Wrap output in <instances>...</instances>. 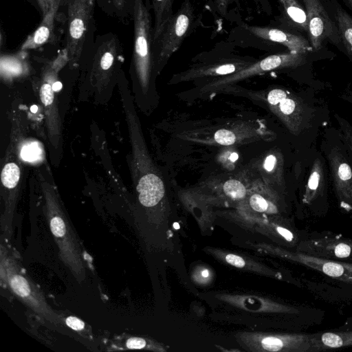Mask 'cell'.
Returning <instances> with one entry per match:
<instances>
[{"mask_svg":"<svg viewBox=\"0 0 352 352\" xmlns=\"http://www.w3.org/2000/svg\"><path fill=\"white\" fill-rule=\"evenodd\" d=\"M223 190L227 196L234 200L243 199L246 194L244 185L234 179L226 181L223 186Z\"/></svg>","mask_w":352,"mask_h":352,"instance_id":"44dd1931","label":"cell"},{"mask_svg":"<svg viewBox=\"0 0 352 352\" xmlns=\"http://www.w3.org/2000/svg\"><path fill=\"white\" fill-rule=\"evenodd\" d=\"M197 22L190 0H182L177 11L166 21L159 35L153 41V69L155 77L170 57L190 35Z\"/></svg>","mask_w":352,"mask_h":352,"instance_id":"7a4b0ae2","label":"cell"},{"mask_svg":"<svg viewBox=\"0 0 352 352\" xmlns=\"http://www.w3.org/2000/svg\"><path fill=\"white\" fill-rule=\"evenodd\" d=\"M267 101L272 111L293 134H298L308 127L310 110L297 96L283 89L276 88L268 92Z\"/></svg>","mask_w":352,"mask_h":352,"instance_id":"5b68a950","label":"cell"},{"mask_svg":"<svg viewBox=\"0 0 352 352\" xmlns=\"http://www.w3.org/2000/svg\"><path fill=\"white\" fill-rule=\"evenodd\" d=\"M251 207L257 212H264L268 210L269 203L258 194H254L250 198Z\"/></svg>","mask_w":352,"mask_h":352,"instance_id":"d4e9b609","label":"cell"},{"mask_svg":"<svg viewBox=\"0 0 352 352\" xmlns=\"http://www.w3.org/2000/svg\"><path fill=\"white\" fill-rule=\"evenodd\" d=\"M133 76L131 89L135 104L148 113L156 97L153 58V28L150 14L142 1H133Z\"/></svg>","mask_w":352,"mask_h":352,"instance_id":"6da1fadb","label":"cell"},{"mask_svg":"<svg viewBox=\"0 0 352 352\" xmlns=\"http://www.w3.org/2000/svg\"><path fill=\"white\" fill-rule=\"evenodd\" d=\"M92 6L83 0L69 2L65 51L70 65H77L80 58Z\"/></svg>","mask_w":352,"mask_h":352,"instance_id":"52a82bcc","label":"cell"},{"mask_svg":"<svg viewBox=\"0 0 352 352\" xmlns=\"http://www.w3.org/2000/svg\"><path fill=\"white\" fill-rule=\"evenodd\" d=\"M263 166L265 172L272 176L274 182L283 183V158L279 153L274 152L267 155Z\"/></svg>","mask_w":352,"mask_h":352,"instance_id":"d6986e66","label":"cell"},{"mask_svg":"<svg viewBox=\"0 0 352 352\" xmlns=\"http://www.w3.org/2000/svg\"><path fill=\"white\" fill-rule=\"evenodd\" d=\"M306 63L305 54L289 52L269 56L261 60L254 62L242 70L234 74L225 76L206 85L202 90L204 91H215L223 86L241 80L260 74L266 72L287 68L296 67Z\"/></svg>","mask_w":352,"mask_h":352,"instance_id":"8992f818","label":"cell"},{"mask_svg":"<svg viewBox=\"0 0 352 352\" xmlns=\"http://www.w3.org/2000/svg\"><path fill=\"white\" fill-rule=\"evenodd\" d=\"M217 12L221 15L224 16L228 12V6L230 3L234 2V0H214Z\"/></svg>","mask_w":352,"mask_h":352,"instance_id":"4316f807","label":"cell"},{"mask_svg":"<svg viewBox=\"0 0 352 352\" xmlns=\"http://www.w3.org/2000/svg\"><path fill=\"white\" fill-rule=\"evenodd\" d=\"M243 28L259 38L284 45L289 52L305 54L313 50L310 43L305 38L285 30L248 25H243Z\"/></svg>","mask_w":352,"mask_h":352,"instance_id":"8fae6325","label":"cell"},{"mask_svg":"<svg viewBox=\"0 0 352 352\" xmlns=\"http://www.w3.org/2000/svg\"><path fill=\"white\" fill-rule=\"evenodd\" d=\"M349 8L352 10V0H344Z\"/></svg>","mask_w":352,"mask_h":352,"instance_id":"d590c367","label":"cell"},{"mask_svg":"<svg viewBox=\"0 0 352 352\" xmlns=\"http://www.w3.org/2000/svg\"><path fill=\"white\" fill-rule=\"evenodd\" d=\"M214 140L221 145H231L236 141L234 132L228 129H220L214 134Z\"/></svg>","mask_w":352,"mask_h":352,"instance_id":"cb8c5ba5","label":"cell"},{"mask_svg":"<svg viewBox=\"0 0 352 352\" xmlns=\"http://www.w3.org/2000/svg\"><path fill=\"white\" fill-rule=\"evenodd\" d=\"M36 1L39 6L40 9L42 11L43 16L44 14H45L47 12L46 7H45V1L44 0H36Z\"/></svg>","mask_w":352,"mask_h":352,"instance_id":"836d02e7","label":"cell"},{"mask_svg":"<svg viewBox=\"0 0 352 352\" xmlns=\"http://www.w3.org/2000/svg\"><path fill=\"white\" fill-rule=\"evenodd\" d=\"M277 232L287 242H292L294 239V235L291 230L281 227H276Z\"/></svg>","mask_w":352,"mask_h":352,"instance_id":"4dcf8cb0","label":"cell"},{"mask_svg":"<svg viewBox=\"0 0 352 352\" xmlns=\"http://www.w3.org/2000/svg\"><path fill=\"white\" fill-rule=\"evenodd\" d=\"M126 0H113V4L118 10H122L124 6Z\"/></svg>","mask_w":352,"mask_h":352,"instance_id":"d6a6232c","label":"cell"},{"mask_svg":"<svg viewBox=\"0 0 352 352\" xmlns=\"http://www.w3.org/2000/svg\"><path fill=\"white\" fill-rule=\"evenodd\" d=\"M118 47L116 40L104 42L97 50L89 73V84L96 102L105 103L117 85Z\"/></svg>","mask_w":352,"mask_h":352,"instance_id":"277c9868","label":"cell"},{"mask_svg":"<svg viewBox=\"0 0 352 352\" xmlns=\"http://www.w3.org/2000/svg\"><path fill=\"white\" fill-rule=\"evenodd\" d=\"M335 18L342 43L352 56V17L343 8L338 7Z\"/></svg>","mask_w":352,"mask_h":352,"instance_id":"ac0fdd59","label":"cell"},{"mask_svg":"<svg viewBox=\"0 0 352 352\" xmlns=\"http://www.w3.org/2000/svg\"><path fill=\"white\" fill-rule=\"evenodd\" d=\"M59 5H54L43 15L37 29L23 43L21 49L23 51L36 49L43 45L50 38L54 26V20Z\"/></svg>","mask_w":352,"mask_h":352,"instance_id":"5bb4252c","label":"cell"},{"mask_svg":"<svg viewBox=\"0 0 352 352\" xmlns=\"http://www.w3.org/2000/svg\"><path fill=\"white\" fill-rule=\"evenodd\" d=\"M10 285L14 292L20 296L25 297L30 293L27 280L21 276H13L10 280Z\"/></svg>","mask_w":352,"mask_h":352,"instance_id":"603a6c76","label":"cell"},{"mask_svg":"<svg viewBox=\"0 0 352 352\" xmlns=\"http://www.w3.org/2000/svg\"><path fill=\"white\" fill-rule=\"evenodd\" d=\"M201 274L204 277H207L208 276V271L207 270H203L201 272Z\"/></svg>","mask_w":352,"mask_h":352,"instance_id":"8d00e7d4","label":"cell"},{"mask_svg":"<svg viewBox=\"0 0 352 352\" xmlns=\"http://www.w3.org/2000/svg\"><path fill=\"white\" fill-rule=\"evenodd\" d=\"M16 144L18 151L21 160L28 162H35L39 160L43 155L42 148L38 142L32 140H26L23 143Z\"/></svg>","mask_w":352,"mask_h":352,"instance_id":"ffe728a7","label":"cell"},{"mask_svg":"<svg viewBox=\"0 0 352 352\" xmlns=\"http://www.w3.org/2000/svg\"><path fill=\"white\" fill-rule=\"evenodd\" d=\"M340 127L344 142L352 156V126L343 118L338 115L335 116Z\"/></svg>","mask_w":352,"mask_h":352,"instance_id":"7402d4cb","label":"cell"},{"mask_svg":"<svg viewBox=\"0 0 352 352\" xmlns=\"http://www.w3.org/2000/svg\"><path fill=\"white\" fill-rule=\"evenodd\" d=\"M155 15L153 41L157 38L166 21L173 15L175 0H151Z\"/></svg>","mask_w":352,"mask_h":352,"instance_id":"e0dca14e","label":"cell"},{"mask_svg":"<svg viewBox=\"0 0 352 352\" xmlns=\"http://www.w3.org/2000/svg\"><path fill=\"white\" fill-rule=\"evenodd\" d=\"M56 80V67L49 65L45 68L38 85V97L44 111L50 158L54 166H58L63 155V124L54 85Z\"/></svg>","mask_w":352,"mask_h":352,"instance_id":"3957f363","label":"cell"},{"mask_svg":"<svg viewBox=\"0 0 352 352\" xmlns=\"http://www.w3.org/2000/svg\"><path fill=\"white\" fill-rule=\"evenodd\" d=\"M146 346V341L140 338H131L126 342L129 349H142Z\"/></svg>","mask_w":352,"mask_h":352,"instance_id":"f1b7e54d","label":"cell"},{"mask_svg":"<svg viewBox=\"0 0 352 352\" xmlns=\"http://www.w3.org/2000/svg\"><path fill=\"white\" fill-rule=\"evenodd\" d=\"M85 2L93 4L94 0H83Z\"/></svg>","mask_w":352,"mask_h":352,"instance_id":"74e56055","label":"cell"},{"mask_svg":"<svg viewBox=\"0 0 352 352\" xmlns=\"http://www.w3.org/2000/svg\"><path fill=\"white\" fill-rule=\"evenodd\" d=\"M317 352L352 346V330L314 333Z\"/></svg>","mask_w":352,"mask_h":352,"instance_id":"2e32d148","label":"cell"},{"mask_svg":"<svg viewBox=\"0 0 352 352\" xmlns=\"http://www.w3.org/2000/svg\"><path fill=\"white\" fill-rule=\"evenodd\" d=\"M326 186V174L324 164L320 158L314 162L303 196V202L310 204L321 195Z\"/></svg>","mask_w":352,"mask_h":352,"instance_id":"9a60e30c","label":"cell"},{"mask_svg":"<svg viewBox=\"0 0 352 352\" xmlns=\"http://www.w3.org/2000/svg\"><path fill=\"white\" fill-rule=\"evenodd\" d=\"M142 1V0H133V1Z\"/></svg>","mask_w":352,"mask_h":352,"instance_id":"f35d334b","label":"cell"},{"mask_svg":"<svg viewBox=\"0 0 352 352\" xmlns=\"http://www.w3.org/2000/svg\"><path fill=\"white\" fill-rule=\"evenodd\" d=\"M45 1V7H46V9H47V11H48V10L50 9V8L54 5H59L60 6L62 2L64 1V0H44ZM69 2L70 1V0H67Z\"/></svg>","mask_w":352,"mask_h":352,"instance_id":"1f68e13d","label":"cell"},{"mask_svg":"<svg viewBox=\"0 0 352 352\" xmlns=\"http://www.w3.org/2000/svg\"><path fill=\"white\" fill-rule=\"evenodd\" d=\"M328 160L339 205L346 211H352V167L338 147L330 151Z\"/></svg>","mask_w":352,"mask_h":352,"instance_id":"30bf717a","label":"cell"},{"mask_svg":"<svg viewBox=\"0 0 352 352\" xmlns=\"http://www.w3.org/2000/svg\"><path fill=\"white\" fill-rule=\"evenodd\" d=\"M298 251L328 260L352 263V240L336 234H318L305 237Z\"/></svg>","mask_w":352,"mask_h":352,"instance_id":"ba28073f","label":"cell"},{"mask_svg":"<svg viewBox=\"0 0 352 352\" xmlns=\"http://www.w3.org/2000/svg\"><path fill=\"white\" fill-rule=\"evenodd\" d=\"M51 230L54 235L58 237L63 236L65 233V225L59 217H54L51 220Z\"/></svg>","mask_w":352,"mask_h":352,"instance_id":"484cf974","label":"cell"},{"mask_svg":"<svg viewBox=\"0 0 352 352\" xmlns=\"http://www.w3.org/2000/svg\"><path fill=\"white\" fill-rule=\"evenodd\" d=\"M226 260L229 264L240 268L244 267L245 264L241 257L232 254H228L226 256Z\"/></svg>","mask_w":352,"mask_h":352,"instance_id":"83f0119b","label":"cell"},{"mask_svg":"<svg viewBox=\"0 0 352 352\" xmlns=\"http://www.w3.org/2000/svg\"><path fill=\"white\" fill-rule=\"evenodd\" d=\"M308 16V36L313 50H318L324 41L340 44L342 41L336 24L319 0H303Z\"/></svg>","mask_w":352,"mask_h":352,"instance_id":"9c48e42d","label":"cell"},{"mask_svg":"<svg viewBox=\"0 0 352 352\" xmlns=\"http://www.w3.org/2000/svg\"><path fill=\"white\" fill-rule=\"evenodd\" d=\"M281 8L280 23L285 27L308 33V16L306 9L296 0H279Z\"/></svg>","mask_w":352,"mask_h":352,"instance_id":"4fadbf2b","label":"cell"},{"mask_svg":"<svg viewBox=\"0 0 352 352\" xmlns=\"http://www.w3.org/2000/svg\"><path fill=\"white\" fill-rule=\"evenodd\" d=\"M254 63L241 58H228L213 63L206 64L192 69L176 76L178 80L218 76H228L242 70Z\"/></svg>","mask_w":352,"mask_h":352,"instance_id":"7c38bea8","label":"cell"},{"mask_svg":"<svg viewBox=\"0 0 352 352\" xmlns=\"http://www.w3.org/2000/svg\"><path fill=\"white\" fill-rule=\"evenodd\" d=\"M238 155L236 153H232L230 155V160L232 161V162H234L235 160H236L238 159Z\"/></svg>","mask_w":352,"mask_h":352,"instance_id":"e575fe53","label":"cell"},{"mask_svg":"<svg viewBox=\"0 0 352 352\" xmlns=\"http://www.w3.org/2000/svg\"><path fill=\"white\" fill-rule=\"evenodd\" d=\"M67 326L74 330H81L84 328L85 324L82 321L76 317H68L66 319Z\"/></svg>","mask_w":352,"mask_h":352,"instance_id":"f546056e","label":"cell"}]
</instances>
